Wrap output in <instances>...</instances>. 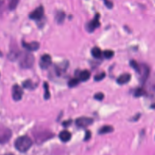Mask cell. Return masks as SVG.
<instances>
[{
  "label": "cell",
  "mask_w": 155,
  "mask_h": 155,
  "mask_svg": "<svg viewBox=\"0 0 155 155\" xmlns=\"http://www.w3.org/2000/svg\"><path fill=\"white\" fill-rule=\"evenodd\" d=\"M32 145L31 139L27 136H22L17 138L15 142V148L20 152L27 151Z\"/></svg>",
  "instance_id": "1"
},
{
  "label": "cell",
  "mask_w": 155,
  "mask_h": 155,
  "mask_svg": "<svg viewBox=\"0 0 155 155\" xmlns=\"http://www.w3.org/2000/svg\"><path fill=\"white\" fill-rule=\"evenodd\" d=\"M19 65L23 68H29L33 66L35 62L34 56L29 53L24 52L19 54Z\"/></svg>",
  "instance_id": "2"
},
{
  "label": "cell",
  "mask_w": 155,
  "mask_h": 155,
  "mask_svg": "<svg viewBox=\"0 0 155 155\" xmlns=\"http://www.w3.org/2000/svg\"><path fill=\"white\" fill-rule=\"evenodd\" d=\"M93 122V119L88 117H80L76 120V124L81 128L87 127Z\"/></svg>",
  "instance_id": "3"
},
{
  "label": "cell",
  "mask_w": 155,
  "mask_h": 155,
  "mask_svg": "<svg viewBox=\"0 0 155 155\" xmlns=\"http://www.w3.org/2000/svg\"><path fill=\"white\" fill-rule=\"evenodd\" d=\"M12 136L11 131L8 128L0 129V143H4L9 140Z\"/></svg>",
  "instance_id": "4"
},
{
  "label": "cell",
  "mask_w": 155,
  "mask_h": 155,
  "mask_svg": "<svg viewBox=\"0 0 155 155\" xmlns=\"http://www.w3.org/2000/svg\"><path fill=\"white\" fill-rule=\"evenodd\" d=\"M44 7L42 5H39L35 10H33L29 15V18L31 19L38 20L40 19L44 15Z\"/></svg>",
  "instance_id": "5"
},
{
  "label": "cell",
  "mask_w": 155,
  "mask_h": 155,
  "mask_svg": "<svg viewBox=\"0 0 155 155\" xmlns=\"http://www.w3.org/2000/svg\"><path fill=\"white\" fill-rule=\"evenodd\" d=\"M23 90L22 88L18 84H15L12 87V97L13 99L16 101H19L22 96Z\"/></svg>",
  "instance_id": "6"
},
{
  "label": "cell",
  "mask_w": 155,
  "mask_h": 155,
  "mask_svg": "<svg viewBox=\"0 0 155 155\" xmlns=\"http://www.w3.org/2000/svg\"><path fill=\"white\" fill-rule=\"evenodd\" d=\"M99 16H100L99 14H96L93 19H92L87 24L86 28L88 31L92 32L96 28L98 27L100 25V22L99 20Z\"/></svg>",
  "instance_id": "7"
},
{
  "label": "cell",
  "mask_w": 155,
  "mask_h": 155,
  "mask_svg": "<svg viewBox=\"0 0 155 155\" xmlns=\"http://www.w3.org/2000/svg\"><path fill=\"white\" fill-rule=\"evenodd\" d=\"M51 56L48 54H45L41 57L39 61V65L41 68H47L51 64Z\"/></svg>",
  "instance_id": "8"
},
{
  "label": "cell",
  "mask_w": 155,
  "mask_h": 155,
  "mask_svg": "<svg viewBox=\"0 0 155 155\" xmlns=\"http://www.w3.org/2000/svg\"><path fill=\"white\" fill-rule=\"evenodd\" d=\"M139 73H141L140 81L143 84L147 81V79L149 76V74H150L149 67L147 66L146 64H142V66L140 67V72Z\"/></svg>",
  "instance_id": "9"
},
{
  "label": "cell",
  "mask_w": 155,
  "mask_h": 155,
  "mask_svg": "<svg viewBox=\"0 0 155 155\" xmlns=\"http://www.w3.org/2000/svg\"><path fill=\"white\" fill-rule=\"evenodd\" d=\"M22 45L25 48H26L27 50L30 51H35L38 50V48H39V42L36 41H33L31 42H26L23 41Z\"/></svg>",
  "instance_id": "10"
},
{
  "label": "cell",
  "mask_w": 155,
  "mask_h": 155,
  "mask_svg": "<svg viewBox=\"0 0 155 155\" xmlns=\"http://www.w3.org/2000/svg\"><path fill=\"white\" fill-rule=\"evenodd\" d=\"M51 137V133H48V132H42L39 133L38 134H36L35 136V139L38 142H42L48 139H50Z\"/></svg>",
  "instance_id": "11"
},
{
  "label": "cell",
  "mask_w": 155,
  "mask_h": 155,
  "mask_svg": "<svg viewBox=\"0 0 155 155\" xmlns=\"http://www.w3.org/2000/svg\"><path fill=\"white\" fill-rule=\"evenodd\" d=\"M130 79H131V74L130 73H125L120 75L117 78L116 81L119 84L122 85V84L128 83L130 81Z\"/></svg>",
  "instance_id": "12"
},
{
  "label": "cell",
  "mask_w": 155,
  "mask_h": 155,
  "mask_svg": "<svg viewBox=\"0 0 155 155\" xmlns=\"http://www.w3.org/2000/svg\"><path fill=\"white\" fill-rule=\"evenodd\" d=\"M71 137V133L67 131V130H63L61 131L59 134V139L64 142H68Z\"/></svg>",
  "instance_id": "13"
},
{
  "label": "cell",
  "mask_w": 155,
  "mask_h": 155,
  "mask_svg": "<svg viewBox=\"0 0 155 155\" xmlns=\"http://www.w3.org/2000/svg\"><path fill=\"white\" fill-rule=\"evenodd\" d=\"M90 77V73L87 70H84L79 73V80L82 81H87Z\"/></svg>",
  "instance_id": "14"
},
{
  "label": "cell",
  "mask_w": 155,
  "mask_h": 155,
  "mask_svg": "<svg viewBox=\"0 0 155 155\" xmlns=\"http://www.w3.org/2000/svg\"><path fill=\"white\" fill-rule=\"evenodd\" d=\"M113 131V127L111 125H104L101 127L99 130V134H106L111 133Z\"/></svg>",
  "instance_id": "15"
},
{
  "label": "cell",
  "mask_w": 155,
  "mask_h": 155,
  "mask_svg": "<svg viewBox=\"0 0 155 155\" xmlns=\"http://www.w3.org/2000/svg\"><path fill=\"white\" fill-rule=\"evenodd\" d=\"M91 54L93 57L96 58H99L101 56L102 54L101 50L97 47H94L91 49Z\"/></svg>",
  "instance_id": "16"
},
{
  "label": "cell",
  "mask_w": 155,
  "mask_h": 155,
  "mask_svg": "<svg viewBox=\"0 0 155 155\" xmlns=\"http://www.w3.org/2000/svg\"><path fill=\"white\" fill-rule=\"evenodd\" d=\"M130 65L136 71L139 73L140 72V66L138 64L137 61L132 59L130 61Z\"/></svg>",
  "instance_id": "17"
},
{
  "label": "cell",
  "mask_w": 155,
  "mask_h": 155,
  "mask_svg": "<svg viewBox=\"0 0 155 155\" xmlns=\"http://www.w3.org/2000/svg\"><path fill=\"white\" fill-rule=\"evenodd\" d=\"M22 85L24 88H28V89H33L35 87V85L33 84V82L30 79H27V80L23 82Z\"/></svg>",
  "instance_id": "18"
},
{
  "label": "cell",
  "mask_w": 155,
  "mask_h": 155,
  "mask_svg": "<svg viewBox=\"0 0 155 155\" xmlns=\"http://www.w3.org/2000/svg\"><path fill=\"white\" fill-rule=\"evenodd\" d=\"M64 18H65V13L61 11L58 12V13L56 14V19L58 23H62L64 21Z\"/></svg>",
  "instance_id": "19"
},
{
  "label": "cell",
  "mask_w": 155,
  "mask_h": 155,
  "mask_svg": "<svg viewBox=\"0 0 155 155\" xmlns=\"http://www.w3.org/2000/svg\"><path fill=\"white\" fill-rule=\"evenodd\" d=\"M44 87L45 90V93H44V98L45 99H48L50 97V93L49 92V88H48V84L47 82H44Z\"/></svg>",
  "instance_id": "20"
},
{
  "label": "cell",
  "mask_w": 155,
  "mask_h": 155,
  "mask_svg": "<svg viewBox=\"0 0 155 155\" xmlns=\"http://www.w3.org/2000/svg\"><path fill=\"white\" fill-rule=\"evenodd\" d=\"M145 94V90L143 88H137L134 92V96L136 97H139Z\"/></svg>",
  "instance_id": "21"
},
{
  "label": "cell",
  "mask_w": 155,
  "mask_h": 155,
  "mask_svg": "<svg viewBox=\"0 0 155 155\" xmlns=\"http://www.w3.org/2000/svg\"><path fill=\"white\" fill-rule=\"evenodd\" d=\"M79 83V79L74 78L69 81V82H68V85L70 87H73L76 86Z\"/></svg>",
  "instance_id": "22"
},
{
  "label": "cell",
  "mask_w": 155,
  "mask_h": 155,
  "mask_svg": "<svg viewBox=\"0 0 155 155\" xmlns=\"http://www.w3.org/2000/svg\"><path fill=\"white\" fill-rule=\"evenodd\" d=\"M114 51L111 50H106L103 53L105 58H106L107 59H110V58H112L114 55Z\"/></svg>",
  "instance_id": "23"
},
{
  "label": "cell",
  "mask_w": 155,
  "mask_h": 155,
  "mask_svg": "<svg viewBox=\"0 0 155 155\" xmlns=\"http://www.w3.org/2000/svg\"><path fill=\"white\" fill-rule=\"evenodd\" d=\"M105 76V72H102L99 74H97L96 75H95L94 76V79L96 81H101L102 79H103Z\"/></svg>",
  "instance_id": "24"
},
{
  "label": "cell",
  "mask_w": 155,
  "mask_h": 155,
  "mask_svg": "<svg viewBox=\"0 0 155 155\" xmlns=\"http://www.w3.org/2000/svg\"><path fill=\"white\" fill-rule=\"evenodd\" d=\"M18 1L16 0H13L12 1H10V4H9V8L10 10H13L16 8V7L17 6V4L18 3Z\"/></svg>",
  "instance_id": "25"
},
{
  "label": "cell",
  "mask_w": 155,
  "mask_h": 155,
  "mask_svg": "<svg viewBox=\"0 0 155 155\" xmlns=\"http://www.w3.org/2000/svg\"><path fill=\"white\" fill-rule=\"evenodd\" d=\"M104 94L101 92L97 93L94 95V98L98 100V101L102 100L104 99Z\"/></svg>",
  "instance_id": "26"
},
{
  "label": "cell",
  "mask_w": 155,
  "mask_h": 155,
  "mask_svg": "<svg viewBox=\"0 0 155 155\" xmlns=\"http://www.w3.org/2000/svg\"><path fill=\"white\" fill-rule=\"evenodd\" d=\"M104 3H105V5L108 8H112L113 6V2L110 1L105 0V1H104Z\"/></svg>",
  "instance_id": "27"
},
{
  "label": "cell",
  "mask_w": 155,
  "mask_h": 155,
  "mask_svg": "<svg viewBox=\"0 0 155 155\" xmlns=\"http://www.w3.org/2000/svg\"><path fill=\"white\" fill-rule=\"evenodd\" d=\"M90 137H91V132L90 131H87L86 133H85V139H84L85 140H87Z\"/></svg>",
  "instance_id": "28"
},
{
  "label": "cell",
  "mask_w": 155,
  "mask_h": 155,
  "mask_svg": "<svg viewBox=\"0 0 155 155\" xmlns=\"http://www.w3.org/2000/svg\"><path fill=\"white\" fill-rule=\"evenodd\" d=\"M71 123V120H66V121H64L63 123H62V125L64 126V127H68L69 125H70Z\"/></svg>",
  "instance_id": "29"
},
{
  "label": "cell",
  "mask_w": 155,
  "mask_h": 155,
  "mask_svg": "<svg viewBox=\"0 0 155 155\" xmlns=\"http://www.w3.org/2000/svg\"><path fill=\"white\" fill-rule=\"evenodd\" d=\"M7 155H12V154H7Z\"/></svg>",
  "instance_id": "30"
}]
</instances>
